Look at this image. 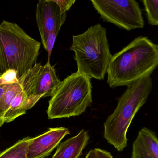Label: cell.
<instances>
[{"instance_id": "cell-1", "label": "cell", "mask_w": 158, "mask_h": 158, "mask_svg": "<svg viewBox=\"0 0 158 158\" xmlns=\"http://www.w3.org/2000/svg\"><path fill=\"white\" fill-rule=\"evenodd\" d=\"M158 65V45L147 37H138L112 56L107 69V83L111 88L127 86L151 76Z\"/></svg>"}, {"instance_id": "cell-2", "label": "cell", "mask_w": 158, "mask_h": 158, "mask_svg": "<svg viewBox=\"0 0 158 158\" xmlns=\"http://www.w3.org/2000/svg\"><path fill=\"white\" fill-rule=\"evenodd\" d=\"M152 89L151 76L146 77L127 86L118 99L114 111L104 123V137L118 151L127 146V133L132 120L145 104Z\"/></svg>"}, {"instance_id": "cell-3", "label": "cell", "mask_w": 158, "mask_h": 158, "mask_svg": "<svg viewBox=\"0 0 158 158\" xmlns=\"http://www.w3.org/2000/svg\"><path fill=\"white\" fill-rule=\"evenodd\" d=\"M41 43L15 23L0 24V76L13 69L21 78L37 63Z\"/></svg>"}, {"instance_id": "cell-4", "label": "cell", "mask_w": 158, "mask_h": 158, "mask_svg": "<svg viewBox=\"0 0 158 158\" xmlns=\"http://www.w3.org/2000/svg\"><path fill=\"white\" fill-rule=\"evenodd\" d=\"M74 52L77 72L90 78L104 79L111 58L107 30L100 24L73 36L70 48Z\"/></svg>"}, {"instance_id": "cell-5", "label": "cell", "mask_w": 158, "mask_h": 158, "mask_svg": "<svg viewBox=\"0 0 158 158\" xmlns=\"http://www.w3.org/2000/svg\"><path fill=\"white\" fill-rule=\"evenodd\" d=\"M92 102L91 78L80 73H72L61 81L49 101V119L79 116Z\"/></svg>"}, {"instance_id": "cell-6", "label": "cell", "mask_w": 158, "mask_h": 158, "mask_svg": "<svg viewBox=\"0 0 158 158\" xmlns=\"http://www.w3.org/2000/svg\"><path fill=\"white\" fill-rule=\"evenodd\" d=\"M91 2L104 22L128 31L144 27L142 12L135 0H91Z\"/></svg>"}, {"instance_id": "cell-7", "label": "cell", "mask_w": 158, "mask_h": 158, "mask_svg": "<svg viewBox=\"0 0 158 158\" xmlns=\"http://www.w3.org/2000/svg\"><path fill=\"white\" fill-rule=\"evenodd\" d=\"M66 15L61 13L53 0H40L36 5V21L42 44L51 32H60L66 20Z\"/></svg>"}, {"instance_id": "cell-8", "label": "cell", "mask_w": 158, "mask_h": 158, "mask_svg": "<svg viewBox=\"0 0 158 158\" xmlns=\"http://www.w3.org/2000/svg\"><path fill=\"white\" fill-rule=\"evenodd\" d=\"M70 132L64 127L50 128L38 136L32 138L27 148V158H45L59 146Z\"/></svg>"}, {"instance_id": "cell-9", "label": "cell", "mask_w": 158, "mask_h": 158, "mask_svg": "<svg viewBox=\"0 0 158 158\" xmlns=\"http://www.w3.org/2000/svg\"><path fill=\"white\" fill-rule=\"evenodd\" d=\"M131 158H158V140L155 133L141 128L134 141Z\"/></svg>"}, {"instance_id": "cell-10", "label": "cell", "mask_w": 158, "mask_h": 158, "mask_svg": "<svg viewBox=\"0 0 158 158\" xmlns=\"http://www.w3.org/2000/svg\"><path fill=\"white\" fill-rule=\"evenodd\" d=\"M61 83L54 66L51 65L50 62H48L40 67L36 85L35 95L41 98L52 97Z\"/></svg>"}, {"instance_id": "cell-11", "label": "cell", "mask_w": 158, "mask_h": 158, "mask_svg": "<svg viewBox=\"0 0 158 158\" xmlns=\"http://www.w3.org/2000/svg\"><path fill=\"white\" fill-rule=\"evenodd\" d=\"M89 139L88 131L82 129L76 135L61 143L52 158H80Z\"/></svg>"}, {"instance_id": "cell-12", "label": "cell", "mask_w": 158, "mask_h": 158, "mask_svg": "<svg viewBox=\"0 0 158 158\" xmlns=\"http://www.w3.org/2000/svg\"><path fill=\"white\" fill-rule=\"evenodd\" d=\"M40 98V97L36 95L28 96L23 89L14 99L9 109L5 113L4 123H10L25 114L26 111L31 109Z\"/></svg>"}, {"instance_id": "cell-13", "label": "cell", "mask_w": 158, "mask_h": 158, "mask_svg": "<svg viewBox=\"0 0 158 158\" xmlns=\"http://www.w3.org/2000/svg\"><path fill=\"white\" fill-rule=\"evenodd\" d=\"M23 77L19 78L18 83L9 85L0 100V111L2 116L4 120V115L7 112L16 95L23 89Z\"/></svg>"}, {"instance_id": "cell-14", "label": "cell", "mask_w": 158, "mask_h": 158, "mask_svg": "<svg viewBox=\"0 0 158 158\" xmlns=\"http://www.w3.org/2000/svg\"><path fill=\"white\" fill-rule=\"evenodd\" d=\"M32 138L27 137L0 153V158H27V147Z\"/></svg>"}, {"instance_id": "cell-15", "label": "cell", "mask_w": 158, "mask_h": 158, "mask_svg": "<svg viewBox=\"0 0 158 158\" xmlns=\"http://www.w3.org/2000/svg\"><path fill=\"white\" fill-rule=\"evenodd\" d=\"M142 2L145 7L148 23L152 26H158V0H143Z\"/></svg>"}, {"instance_id": "cell-16", "label": "cell", "mask_w": 158, "mask_h": 158, "mask_svg": "<svg viewBox=\"0 0 158 158\" xmlns=\"http://www.w3.org/2000/svg\"><path fill=\"white\" fill-rule=\"evenodd\" d=\"M18 74L13 69L7 70L0 76V85H8L18 83Z\"/></svg>"}, {"instance_id": "cell-17", "label": "cell", "mask_w": 158, "mask_h": 158, "mask_svg": "<svg viewBox=\"0 0 158 158\" xmlns=\"http://www.w3.org/2000/svg\"><path fill=\"white\" fill-rule=\"evenodd\" d=\"M59 32L57 31H53L51 32L47 37V39L43 45L44 49L47 51L48 53V62H50L51 56L52 52L54 47L55 40L57 38V35L59 34Z\"/></svg>"}, {"instance_id": "cell-18", "label": "cell", "mask_w": 158, "mask_h": 158, "mask_svg": "<svg viewBox=\"0 0 158 158\" xmlns=\"http://www.w3.org/2000/svg\"><path fill=\"white\" fill-rule=\"evenodd\" d=\"M54 2L59 6L62 14L67 13L71 7L74 5L75 0H53Z\"/></svg>"}, {"instance_id": "cell-19", "label": "cell", "mask_w": 158, "mask_h": 158, "mask_svg": "<svg viewBox=\"0 0 158 158\" xmlns=\"http://www.w3.org/2000/svg\"><path fill=\"white\" fill-rule=\"evenodd\" d=\"M94 150L98 158H114L111 154L107 151L98 148Z\"/></svg>"}, {"instance_id": "cell-20", "label": "cell", "mask_w": 158, "mask_h": 158, "mask_svg": "<svg viewBox=\"0 0 158 158\" xmlns=\"http://www.w3.org/2000/svg\"><path fill=\"white\" fill-rule=\"evenodd\" d=\"M9 85H0V100L2 98L4 92L6 90ZM4 120H3V118L2 116L1 111H0V126L1 127L4 124Z\"/></svg>"}, {"instance_id": "cell-21", "label": "cell", "mask_w": 158, "mask_h": 158, "mask_svg": "<svg viewBox=\"0 0 158 158\" xmlns=\"http://www.w3.org/2000/svg\"><path fill=\"white\" fill-rule=\"evenodd\" d=\"M85 158H98L97 154H96V152L95 150H91L89 151L87 154L86 155Z\"/></svg>"}, {"instance_id": "cell-22", "label": "cell", "mask_w": 158, "mask_h": 158, "mask_svg": "<svg viewBox=\"0 0 158 158\" xmlns=\"http://www.w3.org/2000/svg\"><path fill=\"white\" fill-rule=\"evenodd\" d=\"M0 127H1V126H0Z\"/></svg>"}]
</instances>
